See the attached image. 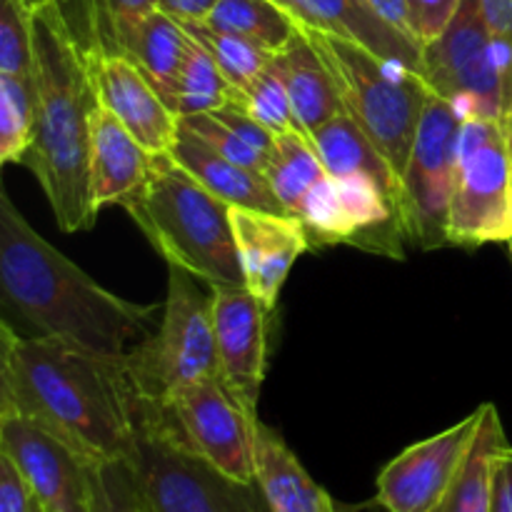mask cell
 I'll return each mask as SVG.
<instances>
[{"label":"cell","mask_w":512,"mask_h":512,"mask_svg":"<svg viewBox=\"0 0 512 512\" xmlns=\"http://www.w3.org/2000/svg\"><path fill=\"white\" fill-rule=\"evenodd\" d=\"M183 28L213 55L218 68L223 70L225 78L230 80L235 90L248 88L255 80V75L273 60L275 53H268L260 45L250 43V40L240 38V35L220 30L210 25L208 20H188Z\"/></svg>","instance_id":"obj_29"},{"label":"cell","mask_w":512,"mask_h":512,"mask_svg":"<svg viewBox=\"0 0 512 512\" xmlns=\"http://www.w3.org/2000/svg\"><path fill=\"white\" fill-rule=\"evenodd\" d=\"M230 223H233L245 288L265 308L273 310L290 268L305 250H310L308 228L295 215L248 208H230Z\"/></svg>","instance_id":"obj_15"},{"label":"cell","mask_w":512,"mask_h":512,"mask_svg":"<svg viewBox=\"0 0 512 512\" xmlns=\"http://www.w3.org/2000/svg\"><path fill=\"white\" fill-rule=\"evenodd\" d=\"M233 103L243 105V108L248 110L258 123H263L273 135L300 133L298 123H295L293 105H290L288 98V88H285L283 73H280L278 63H275V55L273 60L255 75V80L248 88L235 90Z\"/></svg>","instance_id":"obj_31"},{"label":"cell","mask_w":512,"mask_h":512,"mask_svg":"<svg viewBox=\"0 0 512 512\" xmlns=\"http://www.w3.org/2000/svg\"><path fill=\"white\" fill-rule=\"evenodd\" d=\"M88 55L98 103L110 110L145 150L168 155L178 138V115L163 103L158 90L128 58L93 50H88Z\"/></svg>","instance_id":"obj_16"},{"label":"cell","mask_w":512,"mask_h":512,"mask_svg":"<svg viewBox=\"0 0 512 512\" xmlns=\"http://www.w3.org/2000/svg\"><path fill=\"white\" fill-rule=\"evenodd\" d=\"M218 3L220 0H158V8L180 23H188V20H208Z\"/></svg>","instance_id":"obj_40"},{"label":"cell","mask_w":512,"mask_h":512,"mask_svg":"<svg viewBox=\"0 0 512 512\" xmlns=\"http://www.w3.org/2000/svg\"><path fill=\"white\" fill-rule=\"evenodd\" d=\"M35 133L20 165L43 188L63 233L93 228L90 118L98 108L90 55L55 3L33 13Z\"/></svg>","instance_id":"obj_3"},{"label":"cell","mask_w":512,"mask_h":512,"mask_svg":"<svg viewBox=\"0 0 512 512\" xmlns=\"http://www.w3.org/2000/svg\"><path fill=\"white\" fill-rule=\"evenodd\" d=\"M180 125H183L185 130H190L193 135H198L205 145H210V148H213L215 153L223 155V158L245 165V168L255 170V173L260 175H265V170H268V155H263L260 150H255L253 145L245 143L243 138H238V135H235L228 125L220 123L213 113L185 115V118H180Z\"/></svg>","instance_id":"obj_34"},{"label":"cell","mask_w":512,"mask_h":512,"mask_svg":"<svg viewBox=\"0 0 512 512\" xmlns=\"http://www.w3.org/2000/svg\"><path fill=\"white\" fill-rule=\"evenodd\" d=\"M128 463L150 512H273L260 483H243L183 443L163 408L138 400Z\"/></svg>","instance_id":"obj_6"},{"label":"cell","mask_w":512,"mask_h":512,"mask_svg":"<svg viewBox=\"0 0 512 512\" xmlns=\"http://www.w3.org/2000/svg\"><path fill=\"white\" fill-rule=\"evenodd\" d=\"M138 400L120 360L0 325V410L33 420L83 458L128 460Z\"/></svg>","instance_id":"obj_1"},{"label":"cell","mask_w":512,"mask_h":512,"mask_svg":"<svg viewBox=\"0 0 512 512\" xmlns=\"http://www.w3.org/2000/svg\"><path fill=\"white\" fill-rule=\"evenodd\" d=\"M125 210L168 265L210 288L245 285L230 205L208 193L170 155H160L153 178Z\"/></svg>","instance_id":"obj_4"},{"label":"cell","mask_w":512,"mask_h":512,"mask_svg":"<svg viewBox=\"0 0 512 512\" xmlns=\"http://www.w3.org/2000/svg\"><path fill=\"white\" fill-rule=\"evenodd\" d=\"M270 188L290 215L298 218L308 195L328 178V170L320 163L310 140L300 133H283L275 138L273 155L265 170Z\"/></svg>","instance_id":"obj_25"},{"label":"cell","mask_w":512,"mask_h":512,"mask_svg":"<svg viewBox=\"0 0 512 512\" xmlns=\"http://www.w3.org/2000/svg\"><path fill=\"white\" fill-rule=\"evenodd\" d=\"M463 115L453 103L433 95L420 120L403 175L405 240L423 250L450 245V200L458 180V133Z\"/></svg>","instance_id":"obj_9"},{"label":"cell","mask_w":512,"mask_h":512,"mask_svg":"<svg viewBox=\"0 0 512 512\" xmlns=\"http://www.w3.org/2000/svg\"><path fill=\"white\" fill-rule=\"evenodd\" d=\"M505 445H508V438H505L498 410L490 403L483 405V420H480L473 450L438 512H490L495 458Z\"/></svg>","instance_id":"obj_24"},{"label":"cell","mask_w":512,"mask_h":512,"mask_svg":"<svg viewBox=\"0 0 512 512\" xmlns=\"http://www.w3.org/2000/svg\"><path fill=\"white\" fill-rule=\"evenodd\" d=\"M163 410L183 443L200 458L235 480H258L255 438L260 418L230 393L220 375L190 385Z\"/></svg>","instance_id":"obj_11"},{"label":"cell","mask_w":512,"mask_h":512,"mask_svg":"<svg viewBox=\"0 0 512 512\" xmlns=\"http://www.w3.org/2000/svg\"><path fill=\"white\" fill-rule=\"evenodd\" d=\"M235 98V88L225 78L223 70L213 60V55L193 38L188 58L175 78L173 88L165 95L163 103L173 110L178 118L198 113H213Z\"/></svg>","instance_id":"obj_28"},{"label":"cell","mask_w":512,"mask_h":512,"mask_svg":"<svg viewBox=\"0 0 512 512\" xmlns=\"http://www.w3.org/2000/svg\"><path fill=\"white\" fill-rule=\"evenodd\" d=\"M448 238L463 248L512 238V163L503 120L470 115L460 123Z\"/></svg>","instance_id":"obj_8"},{"label":"cell","mask_w":512,"mask_h":512,"mask_svg":"<svg viewBox=\"0 0 512 512\" xmlns=\"http://www.w3.org/2000/svg\"><path fill=\"white\" fill-rule=\"evenodd\" d=\"M490 512H512V448L510 443L495 458L493 503Z\"/></svg>","instance_id":"obj_39"},{"label":"cell","mask_w":512,"mask_h":512,"mask_svg":"<svg viewBox=\"0 0 512 512\" xmlns=\"http://www.w3.org/2000/svg\"><path fill=\"white\" fill-rule=\"evenodd\" d=\"M155 8L158 0H70L60 13L85 50L118 55L120 33Z\"/></svg>","instance_id":"obj_26"},{"label":"cell","mask_w":512,"mask_h":512,"mask_svg":"<svg viewBox=\"0 0 512 512\" xmlns=\"http://www.w3.org/2000/svg\"><path fill=\"white\" fill-rule=\"evenodd\" d=\"M30 512H48V510H45L43 505H40L38 500H35V495H33V508H30Z\"/></svg>","instance_id":"obj_45"},{"label":"cell","mask_w":512,"mask_h":512,"mask_svg":"<svg viewBox=\"0 0 512 512\" xmlns=\"http://www.w3.org/2000/svg\"><path fill=\"white\" fill-rule=\"evenodd\" d=\"M478 8L493 33L503 83V123L512 120V0H478Z\"/></svg>","instance_id":"obj_35"},{"label":"cell","mask_w":512,"mask_h":512,"mask_svg":"<svg viewBox=\"0 0 512 512\" xmlns=\"http://www.w3.org/2000/svg\"><path fill=\"white\" fill-rule=\"evenodd\" d=\"M33 490L18 470V465L0 453V512H30Z\"/></svg>","instance_id":"obj_38"},{"label":"cell","mask_w":512,"mask_h":512,"mask_svg":"<svg viewBox=\"0 0 512 512\" xmlns=\"http://www.w3.org/2000/svg\"><path fill=\"white\" fill-rule=\"evenodd\" d=\"M23 3L28 5L30 10H38V8H43V5H50V3L65 5V3H68V0H23Z\"/></svg>","instance_id":"obj_43"},{"label":"cell","mask_w":512,"mask_h":512,"mask_svg":"<svg viewBox=\"0 0 512 512\" xmlns=\"http://www.w3.org/2000/svg\"><path fill=\"white\" fill-rule=\"evenodd\" d=\"M258 483L273 512H338L330 495L300 465L278 430L258 423Z\"/></svg>","instance_id":"obj_22"},{"label":"cell","mask_w":512,"mask_h":512,"mask_svg":"<svg viewBox=\"0 0 512 512\" xmlns=\"http://www.w3.org/2000/svg\"><path fill=\"white\" fill-rule=\"evenodd\" d=\"M210 290L218 375L230 393L258 415L268 360V318L273 310L265 308L245 285Z\"/></svg>","instance_id":"obj_14"},{"label":"cell","mask_w":512,"mask_h":512,"mask_svg":"<svg viewBox=\"0 0 512 512\" xmlns=\"http://www.w3.org/2000/svg\"><path fill=\"white\" fill-rule=\"evenodd\" d=\"M95 512H150L128 460L93 465Z\"/></svg>","instance_id":"obj_33"},{"label":"cell","mask_w":512,"mask_h":512,"mask_svg":"<svg viewBox=\"0 0 512 512\" xmlns=\"http://www.w3.org/2000/svg\"><path fill=\"white\" fill-rule=\"evenodd\" d=\"M275 63L283 73L300 135L310 138L313 130L323 128L335 115L345 113L333 73L320 58L318 50L313 48L303 28L293 35V40L280 53H275Z\"/></svg>","instance_id":"obj_20"},{"label":"cell","mask_w":512,"mask_h":512,"mask_svg":"<svg viewBox=\"0 0 512 512\" xmlns=\"http://www.w3.org/2000/svg\"><path fill=\"white\" fill-rule=\"evenodd\" d=\"M125 368L138 398L155 408H168L190 385L218 375L213 290L203 293L198 278L170 265L158 328L128 355Z\"/></svg>","instance_id":"obj_7"},{"label":"cell","mask_w":512,"mask_h":512,"mask_svg":"<svg viewBox=\"0 0 512 512\" xmlns=\"http://www.w3.org/2000/svg\"><path fill=\"white\" fill-rule=\"evenodd\" d=\"M208 23L260 45L268 53H280L300 30L293 15L273 0H220Z\"/></svg>","instance_id":"obj_27"},{"label":"cell","mask_w":512,"mask_h":512,"mask_svg":"<svg viewBox=\"0 0 512 512\" xmlns=\"http://www.w3.org/2000/svg\"><path fill=\"white\" fill-rule=\"evenodd\" d=\"M33 13L23 0H0V73L35 78Z\"/></svg>","instance_id":"obj_32"},{"label":"cell","mask_w":512,"mask_h":512,"mask_svg":"<svg viewBox=\"0 0 512 512\" xmlns=\"http://www.w3.org/2000/svg\"><path fill=\"white\" fill-rule=\"evenodd\" d=\"M410 10V25L420 45H430L445 33L460 8V0H405Z\"/></svg>","instance_id":"obj_36"},{"label":"cell","mask_w":512,"mask_h":512,"mask_svg":"<svg viewBox=\"0 0 512 512\" xmlns=\"http://www.w3.org/2000/svg\"><path fill=\"white\" fill-rule=\"evenodd\" d=\"M303 28L323 30L363 45L378 58L423 75V48L413 38L385 23L368 0H295Z\"/></svg>","instance_id":"obj_18"},{"label":"cell","mask_w":512,"mask_h":512,"mask_svg":"<svg viewBox=\"0 0 512 512\" xmlns=\"http://www.w3.org/2000/svg\"><path fill=\"white\" fill-rule=\"evenodd\" d=\"M0 290L38 335L65 340L125 363L160 323V305L110 293L65 258L20 215L0 190Z\"/></svg>","instance_id":"obj_2"},{"label":"cell","mask_w":512,"mask_h":512,"mask_svg":"<svg viewBox=\"0 0 512 512\" xmlns=\"http://www.w3.org/2000/svg\"><path fill=\"white\" fill-rule=\"evenodd\" d=\"M508 245H510V255H512V238L508 240Z\"/></svg>","instance_id":"obj_46"},{"label":"cell","mask_w":512,"mask_h":512,"mask_svg":"<svg viewBox=\"0 0 512 512\" xmlns=\"http://www.w3.org/2000/svg\"><path fill=\"white\" fill-rule=\"evenodd\" d=\"M35 133V78L0 73V163L20 165Z\"/></svg>","instance_id":"obj_30"},{"label":"cell","mask_w":512,"mask_h":512,"mask_svg":"<svg viewBox=\"0 0 512 512\" xmlns=\"http://www.w3.org/2000/svg\"><path fill=\"white\" fill-rule=\"evenodd\" d=\"M213 115L220 120V123L228 125V128L233 130L238 138H243L245 143L253 145L255 150H260V153L268 155V158L273 155L275 138H278V135H273L263 123H258V120H255L253 115L243 108V105H238L230 100V103L223 105V108L213 110Z\"/></svg>","instance_id":"obj_37"},{"label":"cell","mask_w":512,"mask_h":512,"mask_svg":"<svg viewBox=\"0 0 512 512\" xmlns=\"http://www.w3.org/2000/svg\"><path fill=\"white\" fill-rule=\"evenodd\" d=\"M160 155L145 150L103 105L90 118V193L95 208L128 205L153 178Z\"/></svg>","instance_id":"obj_17"},{"label":"cell","mask_w":512,"mask_h":512,"mask_svg":"<svg viewBox=\"0 0 512 512\" xmlns=\"http://www.w3.org/2000/svg\"><path fill=\"white\" fill-rule=\"evenodd\" d=\"M338 85L345 113L403 180L433 90L423 75L378 58L340 35L303 28Z\"/></svg>","instance_id":"obj_5"},{"label":"cell","mask_w":512,"mask_h":512,"mask_svg":"<svg viewBox=\"0 0 512 512\" xmlns=\"http://www.w3.org/2000/svg\"><path fill=\"white\" fill-rule=\"evenodd\" d=\"M0 453L18 465L35 500L48 512H95V463L38 423L0 410Z\"/></svg>","instance_id":"obj_12"},{"label":"cell","mask_w":512,"mask_h":512,"mask_svg":"<svg viewBox=\"0 0 512 512\" xmlns=\"http://www.w3.org/2000/svg\"><path fill=\"white\" fill-rule=\"evenodd\" d=\"M190 48H193V35L183 28L180 20L160 8L130 23L118 38V55L138 65L160 98L170 93Z\"/></svg>","instance_id":"obj_21"},{"label":"cell","mask_w":512,"mask_h":512,"mask_svg":"<svg viewBox=\"0 0 512 512\" xmlns=\"http://www.w3.org/2000/svg\"><path fill=\"white\" fill-rule=\"evenodd\" d=\"M423 80L463 118L503 120V83L493 33L478 0H460L445 33L423 48Z\"/></svg>","instance_id":"obj_10"},{"label":"cell","mask_w":512,"mask_h":512,"mask_svg":"<svg viewBox=\"0 0 512 512\" xmlns=\"http://www.w3.org/2000/svg\"><path fill=\"white\" fill-rule=\"evenodd\" d=\"M480 420L483 405L390 460L378 475V503L388 512H438L473 450Z\"/></svg>","instance_id":"obj_13"},{"label":"cell","mask_w":512,"mask_h":512,"mask_svg":"<svg viewBox=\"0 0 512 512\" xmlns=\"http://www.w3.org/2000/svg\"><path fill=\"white\" fill-rule=\"evenodd\" d=\"M368 5L385 20V23H390L395 30H400L403 35L415 40L413 25H410V10L405 0H368ZM415 43H418V40H415ZM420 48H423V45H420Z\"/></svg>","instance_id":"obj_41"},{"label":"cell","mask_w":512,"mask_h":512,"mask_svg":"<svg viewBox=\"0 0 512 512\" xmlns=\"http://www.w3.org/2000/svg\"><path fill=\"white\" fill-rule=\"evenodd\" d=\"M273 3L280 5V8H283L288 15H293V18L300 23V28H303V13H300V8L295 0H273Z\"/></svg>","instance_id":"obj_42"},{"label":"cell","mask_w":512,"mask_h":512,"mask_svg":"<svg viewBox=\"0 0 512 512\" xmlns=\"http://www.w3.org/2000/svg\"><path fill=\"white\" fill-rule=\"evenodd\" d=\"M170 158L188 170L208 193L228 203L230 208H248V210H263V213H278L290 215L285 205L280 203L275 190L270 188L268 178L255 170L245 168V165L233 163V160L223 158L215 153L210 145H205L198 135L185 130L180 125L175 145L170 148Z\"/></svg>","instance_id":"obj_19"},{"label":"cell","mask_w":512,"mask_h":512,"mask_svg":"<svg viewBox=\"0 0 512 512\" xmlns=\"http://www.w3.org/2000/svg\"><path fill=\"white\" fill-rule=\"evenodd\" d=\"M508 143H510V163H512V120H508Z\"/></svg>","instance_id":"obj_44"},{"label":"cell","mask_w":512,"mask_h":512,"mask_svg":"<svg viewBox=\"0 0 512 512\" xmlns=\"http://www.w3.org/2000/svg\"><path fill=\"white\" fill-rule=\"evenodd\" d=\"M308 140L330 178L345 180L363 178V175L375 178L395 200L398 213L403 210V180L398 178V173L390 168L388 160L380 155V150L370 143L368 135L360 130V125L348 113L335 115L323 128L313 130Z\"/></svg>","instance_id":"obj_23"}]
</instances>
